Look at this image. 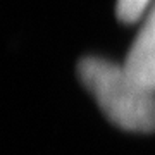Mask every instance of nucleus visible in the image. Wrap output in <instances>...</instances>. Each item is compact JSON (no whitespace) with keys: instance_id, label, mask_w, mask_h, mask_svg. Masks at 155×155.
Segmentation results:
<instances>
[{"instance_id":"obj_1","label":"nucleus","mask_w":155,"mask_h":155,"mask_svg":"<svg viewBox=\"0 0 155 155\" xmlns=\"http://www.w3.org/2000/svg\"><path fill=\"white\" fill-rule=\"evenodd\" d=\"M78 74L110 122L133 133L155 131V93L138 83L124 66L86 57L79 62Z\"/></svg>"},{"instance_id":"obj_2","label":"nucleus","mask_w":155,"mask_h":155,"mask_svg":"<svg viewBox=\"0 0 155 155\" xmlns=\"http://www.w3.org/2000/svg\"><path fill=\"white\" fill-rule=\"evenodd\" d=\"M124 67L138 83L155 93V5L134 38Z\"/></svg>"},{"instance_id":"obj_3","label":"nucleus","mask_w":155,"mask_h":155,"mask_svg":"<svg viewBox=\"0 0 155 155\" xmlns=\"http://www.w3.org/2000/svg\"><path fill=\"white\" fill-rule=\"evenodd\" d=\"M152 0H117V17L122 22H134L143 16Z\"/></svg>"}]
</instances>
